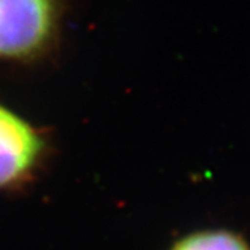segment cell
<instances>
[{"instance_id": "3", "label": "cell", "mask_w": 250, "mask_h": 250, "mask_svg": "<svg viewBox=\"0 0 250 250\" xmlns=\"http://www.w3.org/2000/svg\"><path fill=\"white\" fill-rule=\"evenodd\" d=\"M168 250H250V244L232 230L202 229L177 239Z\"/></svg>"}, {"instance_id": "1", "label": "cell", "mask_w": 250, "mask_h": 250, "mask_svg": "<svg viewBox=\"0 0 250 250\" xmlns=\"http://www.w3.org/2000/svg\"><path fill=\"white\" fill-rule=\"evenodd\" d=\"M61 19V0H0V63L50 60L59 51Z\"/></svg>"}, {"instance_id": "2", "label": "cell", "mask_w": 250, "mask_h": 250, "mask_svg": "<svg viewBox=\"0 0 250 250\" xmlns=\"http://www.w3.org/2000/svg\"><path fill=\"white\" fill-rule=\"evenodd\" d=\"M52 154L51 131L0 103V192L29 189L46 170Z\"/></svg>"}]
</instances>
